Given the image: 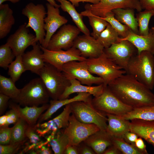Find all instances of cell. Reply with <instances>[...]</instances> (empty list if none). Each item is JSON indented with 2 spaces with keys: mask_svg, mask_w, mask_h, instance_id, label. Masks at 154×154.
Returning <instances> with one entry per match:
<instances>
[{
  "mask_svg": "<svg viewBox=\"0 0 154 154\" xmlns=\"http://www.w3.org/2000/svg\"><path fill=\"white\" fill-rule=\"evenodd\" d=\"M126 74L107 85L112 92L123 103L133 108L154 106V94L151 90Z\"/></svg>",
  "mask_w": 154,
  "mask_h": 154,
  "instance_id": "6da1fadb",
  "label": "cell"
},
{
  "mask_svg": "<svg viewBox=\"0 0 154 154\" xmlns=\"http://www.w3.org/2000/svg\"><path fill=\"white\" fill-rule=\"evenodd\" d=\"M126 73L134 78L149 89L154 86V56L149 52L143 51L130 60Z\"/></svg>",
  "mask_w": 154,
  "mask_h": 154,
  "instance_id": "7a4b0ae2",
  "label": "cell"
},
{
  "mask_svg": "<svg viewBox=\"0 0 154 154\" xmlns=\"http://www.w3.org/2000/svg\"><path fill=\"white\" fill-rule=\"evenodd\" d=\"M52 100H58L66 88L70 84V80L62 71L45 62L38 74Z\"/></svg>",
  "mask_w": 154,
  "mask_h": 154,
  "instance_id": "3957f363",
  "label": "cell"
},
{
  "mask_svg": "<svg viewBox=\"0 0 154 154\" xmlns=\"http://www.w3.org/2000/svg\"><path fill=\"white\" fill-rule=\"evenodd\" d=\"M50 98L47 89L41 78L32 80L23 88L13 101L23 106H38L47 104Z\"/></svg>",
  "mask_w": 154,
  "mask_h": 154,
  "instance_id": "277c9868",
  "label": "cell"
},
{
  "mask_svg": "<svg viewBox=\"0 0 154 154\" xmlns=\"http://www.w3.org/2000/svg\"><path fill=\"white\" fill-rule=\"evenodd\" d=\"M86 61L90 73L102 78L106 85L126 73L124 70L115 64L104 52L97 58L87 59Z\"/></svg>",
  "mask_w": 154,
  "mask_h": 154,
  "instance_id": "5b68a950",
  "label": "cell"
},
{
  "mask_svg": "<svg viewBox=\"0 0 154 154\" xmlns=\"http://www.w3.org/2000/svg\"><path fill=\"white\" fill-rule=\"evenodd\" d=\"M70 106L72 114L79 121L85 123L94 124L100 130L106 131L107 115L95 109L91 101H75L71 103Z\"/></svg>",
  "mask_w": 154,
  "mask_h": 154,
  "instance_id": "8992f818",
  "label": "cell"
},
{
  "mask_svg": "<svg viewBox=\"0 0 154 154\" xmlns=\"http://www.w3.org/2000/svg\"><path fill=\"white\" fill-rule=\"evenodd\" d=\"M91 103L96 109L106 114L121 117L133 108L123 103L110 91L107 85L102 93L92 98Z\"/></svg>",
  "mask_w": 154,
  "mask_h": 154,
  "instance_id": "52a82bcc",
  "label": "cell"
},
{
  "mask_svg": "<svg viewBox=\"0 0 154 154\" xmlns=\"http://www.w3.org/2000/svg\"><path fill=\"white\" fill-rule=\"evenodd\" d=\"M22 14L28 19L26 27L33 30L35 34L36 42H39L41 45L46 34L44 29V21L47 12L44 5L29 3L22 9Z\"/></svg>",
  "mask_w": 154,
  "mask_h": 154,
  "instance_id": "ba28073f",
  "label": "cell"
},
{
  "mask_svg": "<svg viewBox=\"0 0 154 154\" xmlns=\"http://www.w3.org/2000/svg\"><path fill=\"white\" fill-rule=\"evenodd\" d=\"M86 60L84 61L74 60L64 64L62 71L69 79H75L82 84L92 86L104 83L103 79L95 76L89 71Z\"/></svg>",
  "mask_w": 154,
  "mask_h": 154,
  "instance_id": "9c48e42d",
  "label": "cell"
},
{
  "mask_svg": "<svg viewBox=\"0 0 154 154\" xmlns=\"http://www.w3.org/2000/svg\"><path fill=\"white\" fill-rule=\"evenodd\" d=\"M104 52L116 64L125 71L131 59L137 54V50L129 41L124 40L104 48Z\"/></svg>",
  "mask_w": 154,
  "mask_h": 154,
  "instance_id": "30bf717a",
  "label": "cell"
},
{
  "mask_svg": "<svg viewBox=\"0 0 154 154\" xmlns=\"http://www.w3.org/2000/svg\"><path fill=\"white\" fill-rule=\"evenodd\" d=\"M100 129L94 124H86L80 121L72 114L70 116L68 125L64 129V131L68 137L69 146L78 145Z\"/></svg>",
  "mask_w": 154,
  "mask_h": 154,
  "instance_id": "8fae6325",
  "label": "cell"
},
{
  "mask_svg": "<svg viewBox=\"0 0 154 154\" xmlns=\"http://www.w3.org/2000/svg\"><path fill=\"white\" fill-rule=\"evenodd\" d=\"M131 8L140 12L142 10L139 0H100L95 4L87 3L84 6L86 10L93 15L104 17L106 14L118 8Z\"/></svg>",
  "mask_w": 154,
  "mask_h": 154,
  "instance_id": "7c38bea8",
  "label": "cell"
},
{
  "mask_svg": "<svg viewBox=\"0 0 154 154\" xmlns=\"http://www.w3.org/2000/svg\"><path fill=\"white\" fill-rule=\"evenodd\" d=\"M40 47L43 52L42 56L45 62L49 63L62 71L63 65L67 62L74 60L84 61L87 59L73 46L66 50H48L41 44Z\"/></svg>",
  "mask_w": 154,
  "mask_h": 154,
  "instance_id": "4fadbf2b",
  "label": "cell"
},
{
  "mask_svg": "<svg viewBox=\"0 0 154 154\" xmlns=\"http://www.w3.org/2000/svg\"><path fill=\"white\" fill-rule=\"evenodd\" d=\"M80 32L76 26L64 25L52 36L46 48L52 50H68L73 46Z\"/></svg>",
  "mask_w": 154,
  "mask_h": 154,
  "instance_id": "5bb4252c",
  "label": "cell"
},
{
  "mask_svg": "<svg viewBox=\"0 0 154 154\" xmlns=\"http://www.w3.org/2000/svg\"><path fill=\"white\" fill-rule=\"evenodd\" d=\"M27 23L20 26L14 33L11 35L7 39V43L11 48L15 57L22 55L26 49L30 46L37 43L35 35L31 33Z\"/></svg>",
  "mask_w": 154,
  "mask_h": 154,
  "instance_id": "9a60e30c",
  "label": "cell"
},
{
  "mask_svg": "<svg viewBox=\"0 0 154 154\" xmlns=\"http://www.w3.org/2000/svg\"><path fill=\"white\" fill-rule=\"evenodd\" d=\"M46 6L47 16L44 21L46 34L44 42L41 45L45 48H47L50 38L56 31L68 22L65 17L60 15L59 8L56 7L48 3L46 4Z\"/></svg>",
  "mask_w": 154,
  "mask_h": 154,
  "instance_id": "2e32d148",
  "label": "cell"
},
{
  "mask_svg": "<svg viewBox=\"0 0 154 154\" xmlns=\"http://www.w3.org/2000/svg\"><path fill=\"white\" fill-rule=\"evenodd\" d=\"M73 46L78 49L81 55L86 58H97L103 52L104 48L98 40L90 35H78Z\"/></svg>",
  "mask_w": 154,
  "mask_h": 154,
  "instance_id": "e0dca14e",
  "label": "cell"
},
{
  "mask_svg": "<svg viewBox=\"0 0 154 154\" xmlns=\"http://www.w3.org/2000/svg\"><path fill=\"white\" fill-rule=\"evenodd\" d=\"M49 104H45L40 106H25L21 108L19 104L15 102L9 103L10 108L14 110L17 113L19 117L24 120L31 126H34L42 113L48 108Z\"/></svg>",
  "mask_w": 154,
  "mask_h": 154,
  "instance_id": "ac0fdd59",
  "label": "cell"
},
{
  "mask_svg": "<svg viewBox=\"0 0 154 154\" xmlns=\"http://www.w3.org/2000/svg\"><path fill=\"white\" fill-rule=\"evenodd\" d=\"M32 46L33 49L31 50L22 55V60L26 70L38 74L45 62L42 56L43 52L39 42Z\"/></svg>",
  "mask_w": 154,
  "mask_h": 154,
  "instance_id": "d6986e66",
  "label": "cell"
},
{
  "mask_svg": "<svg viewBox=\"0 0 154 154\" xmlns=\"http://www.w3.org/2000/svg\"><path fill=\"white\" fill-rule=\"evenodd\" d=\"M72 112L70 103L65 106L62 112L56 117L43 123L38 125L41 128L40 129L42 135H44L50 131L56 132L61 129H65L69 124V119Z\"/></svg>",
  "mask_w": 154,
  "mask_h": 154,
  "instance_id": "ffe728a7",
  "label": "cell"
},
{
  "mask_svg": "<svg viewBox=\"0 0 154 154\" xmlns=\"http://www.w3.org/2000/svg\"><path fill=\"white\" fill-rule=\"evenodd\" d=\"M130 131L136 133L154 147V120H131Z\"/></svg>",
  "mask_w": 154,
  "mask_h": 154,
  "instance_id": "44dd1931",
  "label": "cell"
},
{
  "mask_svg": "<svg viewBox=\"0 0 154 154\" xmlns=\"http://www.w3.org/2000/svg\"><path fill=\"white\" fill-rule=\"evenodd\" d=\"M70 85L67 87L58 100L68 98L71 94L75 93L85 92L89 93L94 97L98 96L103 92L107 86L102 83L96 86H84L75 79H71Z\"/></svg>",
  "mask_w": 154,
  "mask_h": 154,
  "instance_id": "7402d4cb",
  "label": "cell"
},
{
  "mask_svg": "<svg viewBox=\"0 0 154 154\" xmlns=\"http://www.w3.org/2000/svg\"><path fill=\"white\" fill-rule=\"evenodd\" d=\"M124 40L129 41L137 49V54L146 51L154 55V37L150 31L146 35L136 34L131 31L125 37H119L118 42Z\"/></svg>",
  "mask_w": 154,
  "mask_h": 154,
  "instance_id": "603a6c76",
  "label": "cell"
},
{
  "mask_svg": "<svg viewBox=\"0 0 154 154\" xmlns=\"http://www.w3.org/2000/svg\"><path fill=\"white\" fill-rule=\"evenodd\" d=\"M84 141L96 154H103L106 149L112 145L111 136L106 131L100 129L90 135Z\"/></svg>",
  "mask_w": 154,
  "mask_h": 154,
  "instance_id": "cb8c5ba5",
  "label": "cell"
},
{
  "mask_svg": "<svg viewBox=\"0 0 154 154\" xmlns=\"http://www.w3.org/2000/svg\"><path fill=\"white\" fill-rule=\"evenodd\" d=\"M88 98V96L86 93L79 92L76 96L71 98L56 100L52 99L50 101L48 109L39 118L37 124H40L50 118L54 113L62 106L75 101H86Z\"/></svg>",
  "mask_w": 154,
  "mask_h": 154,
  "instance_id": "d4e9b609",
  "label": "cell"
},
{
  "mask_svg": "<svg viewBox=\"0 0 154 154\" xmlns=\"http://www.w3.org/2000/svg\"><path fill=\"white\" fill-rule=\"evenodd\" d=\"M107 126L106 131L111 136L123 137L130 131V121L119 116L107 114Z\"/></svg>",
  "mask_w": 154,
  "mask_h": 154,
  "instance_id": "484cf974",
  "label": "cell"
},
{
  "mask_svg": "<svg viewBox=\"0 0 154 154\" xmlns=\"http://www.w3.org/2000/svg\"><path fill=\"white\" fill-rule=\"evenodd\" d=\"M134 10L129 8H118L112 12L119 22L127 26L133 32L139 34L138 23Z\"/></svg>",
  "mask_w": 154,
  "mask_h": 154,
  "instance_id": "4316f807",
  "label": "cell"
},
{
  "mask_svg": "<svg viewBox=\"0 0 154 154\" xmlns=\"http://www.w3.org/2000/svg\"><path fill=\"white\" fill-rule=\"evenodd\" d=\"M15 22L13 12L8 4L0 5V39L6 37Z\"/></svg>",
  "mask_w": 154,
  "mask_h": 154,
  "instance_id": "83f0119b",
  "label": "cell"
},
{
  "mask_svg": "<svg viewBox=\"0 0 154 154\" xmlns=\"http://www.w3.org/2000/svg\"><path fill=\"white\" fill-rule=\"evenodd\" d=\"M60 3V7L62 10L67 12L71 17L76 26L84 34L90 35V31L84 23L83 16L76 10L75 7L67 0H55Z\"/></svg>",
  "mask_w": 154,
  "mask_h": 154,
  "instance_id": "f1b7e54d",
  "label": "cell"
},
{
  "mask_svg": "<svg viewBox=\"0 0 154 154\" xmlns=\"http://www.w3.org/2000/svg\"><path fill=\"white\" fill-rule=\"evenodd\" d=\"M83 16L87 17L92 29L91 36L97 39L101 33L106 29L109 23L101 17L94 15L87 10L80 13Z\"/></svg>",
  "mask_w": 154,
  "mask_h": 154,
  "instance_id": "f546056e",
  "label": "cell"
},
{
  "mask_svg": "<svg viewBox=\"0 0 154 154\" xmlns=\"http://www.w3.org/2000/svg\"><path fill=\"white\" fill-rule=\"evenodd\" d=\"M119 117L129 120L135 119L154 120V106L134 108L123 116Z\"/></svg>",
  "mask_w": 154,
  "mask_h": 154,
  "instance_id": "4dcf8cb0",
  "label": "cell"
},
{
  "mask_svg": "<svg viewBox=\"0 0 154 154\" xmlns=\"http://www.w3.org/2000/svg\"><path fill=\"white\" fill-rule=\"evenodd\" d=\"M55 154H64L68 146L69 140L64 130L56 132L49 142Z\"/></svg>",
  "mask_w": 154,
  "mask_h": 154,
  "instance_id": "1f68e13d",
  "label": "cell"
},
{
  "mask_svg": "<svg viewBox=\"0 0 154 154\" xmlns=\"http://www.w3.org/2000/svg\"><path fill=\"white\" fill-rule=\"evenodd\" d=\"M20 91V89L16 87L15 82L10 77L0 75V93L8 96L13 100L17 97Z\"/></svg>",
  "mask_w": 154,
  "mask_h": 154,
  "instance_id": "d6a6232c",
  "label": "cell"
},
{
  "mask_svg": "<svg viewBox=\"0 0 154 154\" xmlns=\"http://www.w3.org/2000/svg\"><path fill=\"white\" fill-rule=\"evenodd\" d=\"M119 36L118 33L109 23L97 39L104 48H107L113 44L118 42Z\"/></svg>",
  "mask_w": 154,
  "mask_h": 154,
  "instance_id": "836d02e7",
  "label": "cell"
},
{
  "mask_svg": "<svg viewBox=\"0 0 154 154\" xmlns=\"http://www.w3.org/2000/svg\"><path fill=\"white\" fill-rule=\"evenodd\" d=\"M154 15V11L144 10L139 12L136 18L138 25L139 35H148L149 33V23L151 17Z\"/></svg>",
  "mask_w": 154,
  "mask_h": 154,
  "instance_id": "e575fe53",
  "label": "cell"
},
{
  "mask_svg": "<svg viewBox=\"0 0 154 154\" xmlns=\"http://www.w3.org/2000/svg\"><path fill=\"white\" fill-rule=\"evenodd\" d=\"M28 124L23 119L20 118L13 127L10 143H16L26 141V129Z\"/></svg>",
  "mask_w": 154,
  "mask_h": 154,
  "instance_id": "d590c367",
  "label": "cell"
},
{
  "mask_svg": "<svg viewBox=\"0 0 154 154\" xmlns=\"http://www.w3.org/2000/svg\"><path fill=\"white\" fill-rule=\"evenodd\" d=\"M8 68V75L15 83L22 74L27 71L23 62L22 55L16 56L15 60L10 64Z\"/></svg>",
  "mask_w": 154,
  "mask_h": 154,
  "instance_id": "8d00e7d4",
  "label": "cell"
},
{
  "mask_svg": "<svg viewBox=\"0 0 154 154\" xmlns=\"http://www.w3.org/2000/svg\"><path fill=\"white\" fill-rule=\"evenodd\" d=\"M112 144L123 154H143L135 145L126 141L123 137L112 136Z\"/></svg>",
  "mask_w": 154,
  "mask_h": 154,
  "instance_id": "74e56055",
  "label": "cell"
},
{
  "mask_svg": "<svg viewBox=\"0 0 154 154\" xmlns=\"http://www.w3.org/2000/svg\"><path fill=\"white\" fill-rule=\"evenodd\" d=\"M101 17L107 22L121 38L126 37L131 31L127 26L117 20L112 12L108 13L105 17Z\"/></svg>",
  "mask_w": 154,
  "mask_h": 154,
  "instance_id": "f35d334b",
  "label": "cell"
},
{
  "mask_svg": "<svg viewBox=\"0 0 154 154\" xmlns=\"http://www.w3.org/2000/svg\"><path fill=\"white\" fill-rule=\"evenodd\" d=\"M15 55L9 44L6 42L0 46V66L7 69L13 61Z\"/></svg>",
  "mask_w": 154,
  "mask_h": 154,
  "instance_id": "ab89813d",
  "label": "cell"
},
{
  "mask_svg": "<svg viewBox=\"0 0 154 154\" xmlns=\"http://www.w3.org/2000/svg\"><path fill=\"white\" fill-rule=\"evenodd\" d=\"M36 124L34 126L28 125L26 129V137L32 144L31 146L32 148L37 145V146L42 143L41 142L40 135L36 131Z\"/></svg>",
  "mask_w": 154,
  "mask_h": 154,
  "instance_id": "60d3db41",
  "label": "cell"
},
{
  "mask_svg": "<svg viewBox=\"0 0 154 154\" xmlns=\"http://www.w3.org/2000/svg\"><path fill=\"white\" fill-rule=\"evenodd\" d=\"M18 142L14 144L6 145L0 144V154H13L16 153L21 146L25 141Z\"/></svg>",
  "mask_w": 154,
  "mask_h": 154,
  "instance_id": "b9f144b4",
  "label": "cell"
},
{
  "mask_svg": "<svg viewBox=\"0 0 154 154\" xmlns=\"http://www.w3.org/2000/svg\"><path fill=\"white\" fill-rule=\"evenodd\" d=\"M13 127H0V144L6 145L9 144Z\"/></svg>",
  "mask_w": 154,
  "mask_h": 154,
  "instance_id": "7bdbcfd3",
  "label": "cell"
},
{
  "mask_svg": "<svg viewBox=\"0 0 154 154\" xmlns=\"http://www.w3.org/2000/svg\"><path fill=\"white\" fill-rule=\"evenodd\" d=\"M5 114L7 116V119L5 127H8L11 124H15L20 118L17 113L12 108H10L9 110Z\"/></svg>",
  "mask_w": 154,
  "mask_h": 154,
  "instance_id": "ee69618b",
  "label": "cell"
},
{
  "mask_svg": "<svg viewBox=\"0 0 154 154\" xmlns=\"http://www.w3.org/2000/svg\"><path fill=\"white\" fill-rule=\"evenodd\" d=\"M77 145L79 154H95L93 149L84 141Z\"/></svg>",
  "mask_w": 154,
  "mask_h": 154,
  "instance_id": "f6af8a7d",
  "label": "cell"
},
{
  "mask_svg": "<svg viewBox=\"0 0 154 154\" xmlns=\"http://www.w3.org/2000/svg\"><path fill=\"white\" fill-rule=\"evenodd\" d=\"M10 99L8 96L0 93V115H2L4 113L8 105V101Z\"/></svg>",
  "mask_w": 154,
  "mask_h": 154,
  "instance_id": "bcb514c9",
  "label": "cell"
},
{
  "mask_svg": "<svg viewBox=\"0 0 154 154\" xmlns=\"http://www.w3.org/2000/svg\"><path fill=\"white\" fill-rule=\"evenodd\" d=\"M138 137L136 133L129 131L126 132L123 138L128 143L135 145V142Z\"/></svg>",
  "mask_w": 154,
  "mask_h": 154,
  "instance_id": "7dc6e473",
  "label": "cell"
},
{
  "mask_svg": "<svg viewBox=\"0 0 154 154\" xmlns=\"http://www.w3.org/2000/svg\"><path fill=\"white\" fill-rule=\"evenodd\" d=\"M142 9L154 11V0H139Z\"/></svg>",
  "mask_w": 154,
  "mask_h": 154,
  "instance_id": "c3c4849f",
  "label": "cell"
},
{
  "mask_svg": "<svg viewBox=\"0 0 154 154\" xmlns=\"http://www.w3.org/2000/svg\"><path fill=\"white\" fill-rule=\"evenodd\" d=\"M136 147L142 152L143 154H148L146 149V146L142 138L139 137L137 139L135 142Z\"/></svg>",
  "mask_w": 154,
  "mask_h": 154,
  "instance_id": "681fc988",
  "label": "cell"
},
{
  "mask_svg": "<svg viewBox=\"0 0 154 154\" xmlns=\"http://www.w3.org/2000/svg\"><path fill=\"white\" fill-rule=\"evenodd\" d=\"M121 152L113 144L108 147L103 154H121Z\"/></svg>",
  "mask_w": 154,
  "mask_h": 154,
  "instance_id": "f907efd6",
  "label": "cell"
},
{
  "mask_svg": "<svg viewBox=\"0 0 154 154\" xmlns=\"http://www.w3.org/2000/svg\"><path fill=\"white\" fill-rule=\"evenodd\" d=\"M64 154H79L77 145H71L67 146Z\"/></svg>",
  "mask_w": 154,
  "mask_h": 154,
  "instance_id": "816d5d0a",
  "label": "cell"
},
{
  "mask_svg": "<svg viewBox=\"0 0 154 154\" xmlns=\"http://www.w3.org/2000/svg\"><path fill=\"white\" fill-rule=\"evenodd\" d=\"M70 2L75 7L79 6L80 2H88L92 4H95L98 3L100 0H67Z\"/></svg>",
  "mask_w": 154,
  "mask_h": 154,
  "instance_id": "f5cc1de1",
  "label": "cell"
},
{
  "mask_svg": "<svg viewBox=\"0 0 154 154\" xmlns=\"http://www.w3.org/2000/svg\"><path fill=\"white\" fill-rule=\"evenodd\" d=\"M40 150L39 151L40 154H52L51 151L48 148L44 146H42L41 147Z\"/></svg>",
  "mask_w": 154,
  "mask_h": 154,
  "instance_id": "db71d44e",
  "label": "cell"
},
{
  "mask_svg": "<svg viewBox=\"0 0 154 154\" xmlns=\"http://www.w3.org/2000/svg\"><path fill=\"white\" fill-rule=\"evenodd\" d=\"M7 116L5 114L0 117V127H5L7 122Z\"/></svg>",
  "mask_w": 154,
  "mask_h": 154,
  "instance_id": "11a10c76",
  "label": "cell"
},
{
  "mask_svg": "<svg viewBox=\"0 0 154 154\" xmlns=\"http://www.w3.org/2000/svg\"><path fill=\"white\" fill-rule=\"evenodd\" d=\"M31 1L33 0H31ZM47 1L48 3L53 5L54 7L57 8L60 7V5H58L56 3V1L55 0H46Z\"/></svg>",
  "mask_w": 154,
  "mask_h": 154,
  "instance_id": "9f6ffc18",
  "label": "cell"
},
{
  "mask_svg": "<svg viewBox=\"0 0 154 154\" xmlns=\"http://www.w3.org/2000/svg\"><path fill=\"white\" fill-rule=\"evenodd\" d=\"M21 0H0V5L6 1H9L13 3H15L19 2Z\"/></svg>",
  "mask_w": 154,
  "mask_h": 154,
  "instance_id": "6f0895ef",
  "label": "cell"
},
{
  "mask_svg": "<svg viewBox=\"0 0 154 154\" xmlns=\"http://www.w3.org/2000/svg\"><path fill=\"white\" fill-rule=\"evenodd\" d=\"M150 31L152 33L154 37V27H152L150 30Z\"/></svg>",
  "mask_w": 154,
  "mask_h": 154,
  "instance_id": "680465c9",
  "label": "cell"
}]
</instances>
